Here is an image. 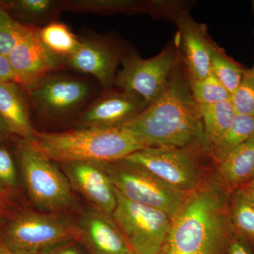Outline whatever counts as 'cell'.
Returning <instances> with one entry per match:
<instances>
[{
  "instance_id": "obj_21",
  "label": "cell",
  "mask_w": 254,
  "mask_h": 254,
  "mask_svg": "<svg viewBox=\"0 0 254 254\" xmlns=\"http://www.w3.org/2000/svg\"><path fill=\"white\" fill-rule=\"evenodd\" d=\"M200 108L205 145L209 152L231 125L237 114L230 100Z\"/></svg>"
},
{
  "instance_id": "obj_37",
  "label": "cell",
  "mask_w": 254,
  "mask_h": 254,
  "mask_svg": "<svg viewBox=\"0 0 254 254\" xmlns=\"http://www.w3.org/2000/svg\"><path fill=\"white\" fill-rule=\"evenodd\" d=\"M4 216V210L1 203H0V222L2 220Z\"/></svg>"
},
{
  "instance_id": "obj_14",
  "label": "cell",
  "mask_w": 254,
  "mask_h": 254,
  "mask_svg": "<svg viewBox=\"0 0 254 254\" xmlns=\"http://www.w3.org/2000/svg\"><path fill=\"white\" fill-rule=\"evenodd\" d=\"M123 56L116 47L101 38L80 39L77 49L66 59L78 72L91 75L102 88L109 91L115 84L117 68Z\"/></svg>"
},
{
  "instance_id": "obj_9",
  "label": "cell",
  "mask_w": 254,
  "mask_h": 254,
  "mask_svg": "<svg viewBox=\"0 0 254 254\" xmlns=\"http://www.w3.org/2000/svg\"><path fill=\"white\" fill-rule=\"evenodd\" d=\"M115 85L121 91L139 96L147 105L162 94L177 64L175 48H168L148 59L131 53L123 56Z\"/></svg>"
},
{
  "instance_id": "obj_35",
  "label": "cell",
  "mask_w": 254,
  "mask_h": 254,
  "mask_svg": "<svg viewBox=\"0 0 254 254\" xmlns=\"http://www.w3.org/2000/svg\"><path fill=\"white\" fill-rule=\"evenodd\" d=\"M0 254H14L6 248V246L0 240Z\"/></svg>"
},
{
  "instance_id": "obj_23",
  "label": "cell",
  "mask_w": 254,
  "mask_h": 254,
  "mask_svg": "<svg viewBox=\"0 0 254 254\" xmlns=\"http://www.w3.org/2000/svg\"><path fill=\"white\" fill-rule=\"evenodd\" d=\"M42 41L53 53L62 60L67 59L76 51L80 39L66 24L53 21L39 29Z\"/></svg>"
},
{
  "instance_id": "obj_12",
  "label": "cell",
  "mask_w": 254,
  "mask_h": 254,
  "mask_svg": "<svg viewBox=\"0 0 254 254\" xmlns=\"http://www.w3.org/2000/svg\"><path fill=\"white\" fill-rule=\"evenodd\" d=\"M60 165L72 190L93 208L112 216L117 205L116 190L101 163L74 162Z\"/></svg>"
},
{
  "instance_id": "obj_32",
  "label": "cell",
  "mask_w": 254,
  "mask_h": 254,
  "mask_svg": "<svg viewBox=\"0 0 254 254\" xmlns=\"http://www.w3.org/2000/svg\"><path fill=\"white\" fill-rule=\"evenodd\" d=\"M48 254H85L83 250L76 245V242L66 244L53 250Z\"/></svg>"
},
{
  "instance_id": "obj_18",
  "label": "cell",
  "mask_w": 254,
  "mask_h": 254,
  "mask_svg": "<svg viewBox=\"0 0 254 254\" xmlns=\"http://www.w3.org/2000/svg\"><path fill=\"white\" fill-rule=\"evenodd\" d=\"M0 117L10 132L23 140L30 141L36 135L24 98L15 82H0Z\"/></svg>"
},
{
  "instance_id": "obj_36",
  "label": "cell",
  "mask_w": 254,
  "mask_h": 254,
  "mask_svg": "<svg viewBox=\"0 0 254 254\" xmlns=\"http://www.w3.org/2000/svg\"><path fill=\"white\" fill-rule=\"evenodd\" d=\"M6 190V189L4 188V187L0 185V203L4 201L5 198H6V195H7Z\"/></svg>"
},
{
  "instance_id": "obj_28",
  "label": "cell",
  "mask_w": 254,
  "mask_h": 254,
  "mask_svg": "<svg viewBox=\"0 0 254 254\" xmlns=\"http://www.w3.org/2000/svg\"><path fill=\"white\" fill-rule=\"evenodd\" d=\"M237 115L254 116V67L245 69L240 86L230 98Z\"/></svg>"
},
{
  "instance_id": "obj_19",
  "label": "cell",
  "mask_w": 254,
  "mask_h": 254,
  "mask_svg": "<svg viewBox=\"0 0 254 254\" xmlns=\"http://www.w3.org/2000/svg\"><path fill=\"white\" fill-rule=\"evenodd\" d=\"M63 11L95 14H136L149 9V3L133 0H62Z\"/></svg>"
},
{
  "instance_id": "obj_1",
  "label": "cell",
  "mask_w": 254,
  "mask_h": 254,
  "mask_svg": "<svg viewBox=\"0 0 254 254\" xmlns=\"http://www.w3.org/2000/svg\"><path fill=\"white\" fill-rule=\"evenodd\" d=\"M121 127L145 148L170 146L208 151L199 105L178 64L162 94Z\"/></svg>"
},
{
  "instance_id": "obj_3",
  "label": "cell",
  "mask_w": 254,
  "mask_h": 254,
  "mask_svg": "<svg viewBox=\"0 0 254 254\" xmlns=\"http://www.w3.org/2000/svg\"><path fill=\"white\" fill-rule=\"evenodd\" d=\"M26 141L40 154L60 164L110 163L145 148L131 132L122 127L37 131L31 140Z\"/></svg>"
},
{
  "instance_id": "obj_17",
  "label": "cell",
  "mask_w": 254,
  "mask_h": 254,
  "mask_svg": "<svg viewBox=\"0 0 254 254\" xmlns=\"http://www.w3.org/2000/svg\"><path fill=\"white\" fill-rule=\"evenodd\" d=\"M215 179L232 193L254 180V136L217 163Z\"/></svg>"
},
{
  "instance_id": "obj_22",
  "label": "cell",
  "mask_w": 254,
  "mask_h": 254,
  "mask_svg": "<svg viewBox=\"0 0 254 254\" xmlns=\"http://www.w3.org/2000/svg\"><path fill=\"white\" fill-rule=\"evenodd\" d=\"M254 136V116L237 115L226 131L210 148L209 153L215 163Z\"/></svg>"
},
{
  "instance_id": "obj_31",
  "label": "cell",
  "mask_w": 254,
  "mask_h": 254,
  "mask_svg": "<svg viewBox=\"0 0 254 254\" xmlns=\"http://www.w3.org/2000/svg\"><path fill=\"white\" fill-rule=\"evenodd\" d=\"M0 82H15V76L8 58L0 55Z\"/></svg>"
},
{
  "instance_id": "obj_29",
  "label": "cell",
  "mask_w": 254,
  "mask_h": 254,
  "mask_svg": "<svg viewBox=\"0 0 254 254\" xmlns=\"http://www.w3.org/2000/svg\"><path fill=\"white\" fill-rule=\"evenodd\" d=\"M17 185V173L14 159L9 150L0 145V185L11 189Z\"/></svg>"
},
{
  "instance_id": "obj_27",
  "label": "cell",
  "mask_w": 254,
  "mask_h": 254,
  "mask_svg": "<svg viewBox=\"0 0 254 254\" xmlns=\"http://www.w3.org/2000/svg\"><path fill=\"white\" fill-rule=\"evenodd\" d=\"M27 26L15 20L5 9L1 3L0 6V55L7 57L18 41L22 38Z\"/></svg>"
},
{
  "instance_id": "obj_20",
  "label": "cell",
  "mask_w": 254,
  "mask_h": 254,
  "mask_svg": "<svg viewBox=\"0 0 254 254\" xmlns=\"http://www.w3.org/2000/svg\"><path fill=\"white\" fill-rule=\"evenodd\" d=\"M2 6L14 11L28 26L36 28L53 22L63 11L61 0H16L2 3Z\"/></svg>"
},
{
  "instance_id": "obj_5",
  "label": "cell",
  "mask_w": 254,
  "mask_h": 254,
  "mask_svg": "<svg viewBox=\"0 0 254 254\" xmlns=\"http://www.w3.org/2000/svg\"><path fill=\"white\" fill-rule=\"evenodd\" d=\"M18 159L25 187L33 204L48 212L73 206L72 189L54 162L40 154L24 140L18 147Z\"/></svg>"
},
{
  "instance_id": "obj_8",
  "label": "cell",
  "mask_w": 254,
  "mask_h": 254,
  "mask_svg": "<svg viewBox=\"0 0 254 254\" xmlns=\"http://www.w3.org/2000/svg\"><path fill=\"white\" fill-rule=\"evenodd\" d=\"M112 217L128 245L138 254H158L166 238L171 217L158 209L127 199L116 190Z\"/></svg>"
},
{
  "instance_id": "obj_7",
  "label": "cell",
  "mask_w": 254,
  "mask_h": 254,
  "mask_svg": "<svg viewBox=\"0 0 254 254\" xmlns=\"http://www.w3.org/2000/svg\"><path fill=\"white\" fill-rule=\"evenodd\" d=\"M195 153L175 147H148L125 159L145 169L168 187L188 194L203 187L208 180Z\"/></svg>"
},
{
  "instance_id": "obj_4",
  "label": "cell",
  "mask_w": 254,
  "mask_h": 254,
  "mask_svg": "<svg viewBox=\"0 0 254 254\" xmlns=\"http://www.w3.org/2000/svg\"><path fill=\"white\" fill-rule=\"evenodd\" d=\"M78 237L76 224L67 219L28 210L8 222L0 240L14 254H48Z\"/></svg>"
},
{
  "instance_id": "obj_25",
  "label": "cell",
  "mask_w": 254,
  "mask_h": 254,
  "mask_svg": "<svg viewBox=\"0 0 254 254\" xmlns=\"http://www.w3.org/2000/svg\"><path fill=\"white\" fill-rule=\"evenodd\" d=\"M245 70L227 57L220 48L214 46L211 55V72L231 95L240 86Z\"/></svg>"
},
{
  "instance_id": "obj_33",
  "label": "cell",
  "mask_w": 254,
  "mask_h": 254,
  "mask_svg": "<svg viewBox=\"0 0 254 254\" xmlns=\"http://www.w3.org/2000/svg\"><path fill=\"white\" fill-rule=\"evenodd\" d=\"M254 206V180L239 189Z\"/></svg>"
},
{
  "instance_id": "obj_15",
  "label": "cell",
  "mask_w": 254,
  "mask_h": 254,
  "mask_svg": "<svg viewBox=\"0 0 254 254\" xmlns=\"http://www.w3.org/2000/svg\"><path fill=\"white\" fill-rule=\"evenodd\" d=\"M76 226L77 242L89 254H128L132 250L113 217L93 207L83 212Z\"/></svg>"
},
{
  "instance_id": "obj_40",
  "label": "cell",
  "mask_w": 254,
  "mask_h": 254,
  "mask_svg": "<svg viewBox=\"0 0 254 254\" xmlns=\"http://www.w3.org/2000/svg\"><path fill=\"white\" fill-rule=\"evenodd\" d=\"M1 1H0V6H1Z\"/></svg>"
},
{
  "instance_id": "obj_38",
  "label": "cell",
  "mask_w": 254,
  "mask_h": 254,
  "mask_svg": "<svg viewBox=\"0 0 254 254\" xmlns=\"http://www.w3.org/2000/svg\"><path fill=\"white\" fill-rule=\"evenodd\" d=\"M138 254L137 253H136V252H133V250H131V252H129V254Z\"/></svg>"
},
{
  "instance_id": "obj_30",
  "label": "cell",
  "mask_w": 254,
  "mask_h": 254,
  "mask_svg": "<svg viewBox=\"0 0 254 254\" xmlns=\"http://www.w3.org/2000/svg\"><path fill=\"white\" fill-rule=\"evenodd\" d=\"M247 240L235 235L227 246L225 254H253Z\"/></svg>"
},
{
  "instance_id": "obj_11",
  "label": "cell",
  "mask_w": 254,
  "mask_h": 254,
  "mask_svg": "<svg viewBox=\"0 0 254 254\" xmlns=\"http://www.w3.org/2000/svg\"><path fill=\"white\" fill-rule=\"evenodd\" d=\"M7 58L14 71L15 83L27 90L62 66V59L42 41L39 28L28 26Z\"/></svg>"
},
{
  "instance_id": "obj_39",
  "label": "cell",
  "mask_w": 254,
  "mask_h": 254,
  "mask_svg": "<svg viewBox=\"0 0 254 254\" xmlns=\"http://www.w3.org/2000/svg\"><path fill=\"white\" fill-rule=\"evenodd\" d=\"M253 5H254V1H253Z\"/></svg>"
},
{
  "instance_id": "obj_6",
  "label": "cell",
  "mask_w": 254,
  "mask_h": 254,
  "mask_svg": "<svg viewBox=\"0 0 254 254\" xmlns=\"http://www.w3.org/2000/svg\"><path fill=\"white\" fill-rule=\"evenodd\" d=\"M101 164L118 193L127 199L158 209L170 217L176 213L189 194L168 187L125 158Z\"/></svg>"
},
{
  "instance_id": "obj_16",
  "label": "cell",
  "mask_w": 254,
  "mask_h": 254,
  "mask_svg": "<svg viewBox=\"0 0 254 254\" xmlns=\"http://www.w3.org/2000/svg\"><path fill=\"white\" fill-rule=\"evenodd\" d=\"M176 22L190 80L205 78L211 73L215 44L209 39L204 25L195 22L186 13L177 15Z\"/></svg>"
},
{
  "instance_id": "obj_10",
  "label": "cell",
  "mask_w": 254,
  "mask_h": 254,
  "mask_svg": "<svg viewBox=\"0 0 254 254\" xmlns=\"http://www.w3.org/2000/svg\"><path fill=\"white\" fill-rule=\"evenodd\" d=\"M83 80L49 75L28 90L37 110L48 118H61L81 108L91 94Z\"/></svg>"
},
{
  "instance_id": "obj_24",
  "label": "cell",
  "mask_w": 254,
  "mask_h": 254,
  "mask_svg": "<svg viewBox=\"0 0 254 254\" xmlns=\"http://www.w3.org/2000/svg\"><path fill=\"white\" fill-rule=\"evenodd\" d=\"M228 213L235 235L254 241V206L240 190L230 194Z\"/></svg>"
},
{
  "instance_id": "obj_2",
  "label": "cell",
  "mask_w": 254,
  "mask_h": 254,
  "mask_svg": "<svg viewBox=\"0 0 254 254\" xmlns=\"http://www.w3.org/2000/svg\"><path fill=\"white\" fill-rule=\"evenodd\" d=\"M230 194L215 179L187 195L171 217L158 254H225L235 235L228 213Z\"/></svg>"
},
{
  "instance_id": "obj_26",
  "label": "cell",
  "mask_w": 254,
  "mask_h": 254,
  "mask_svg": "<svg viewBox=\"0 0 254 254\" xmlns=\"http://www.w3.org/2000/svg\"><path fill=\"white\" fill-rule=\"evenodd\" d=\"M190 83L192 95L200 107L217 104L231 98V94L212 72L201 79L190 80Z\"/></svg>"
},
{
  "instance_id": "obj_13",
  "label": "cell",
  "mask_w": 254,
  "mask_h": 254,
  "mask_svg": "<svg viewBox=\"0 0 254 254\" xmlns=\"http://www.w3.org/2000/svg\"><path fill=\"white\" fill-rule=\"evenodd\" d=\"M147 107L138 95L121 90L110 92L93 102L81 114L78 128H119L136 118Z\"/></svg>"
},
{
  "instance_id": "obj_34",
  "label": "cell",
  "mask_w": 254,
  "mask_h": 254,
  "mask_svg": "<svg viewBox=\"0 0 254 254\" xmlns=\"http://www.w3.org/2000/svg\"><path fill=\"white\" fill-rule=\"evenodd\" d=\"M10 132L9 128L6 126L4 120L0 117V141L6 139L9 136Z\"/></svg>"
}]
</instances>
